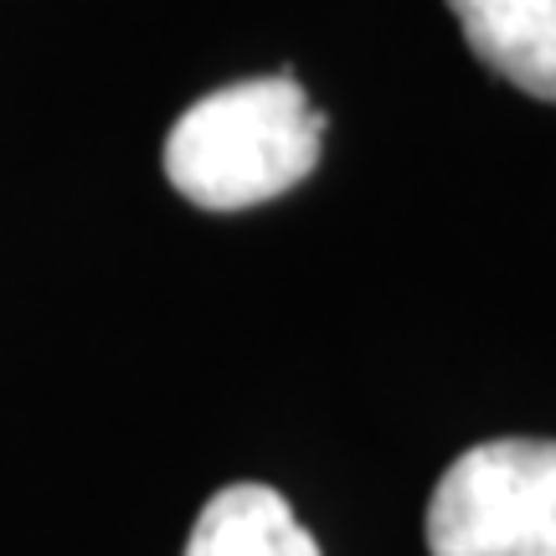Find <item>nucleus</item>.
Instances as JSON below:
<instances>
[{
  "label": "nucleus",
  "instance_id": "f257e3e1",
  "mask_svg": "<svg viewBox=\"0 0 556 556\" xmlns=\"http://www.w3.org/2000/svg\"><path fill=\"white\" fill-rule=\"evenodd\" d=\"M325 114L289 73L197 99L165 139V176L201 212H242L315 176Z\"/></svg>",
  "mask_w": 556,
  "mask_h": 556
},
{
  "label": "nucleus",
  "instance_id": "f03ea898",
  "mask_svg": "<svg viewBox=\"0 0 556 556\" xmlns=\"http://www.w3.org/2000/svg\"><path fill=\"white\" fill-rule=\"evenodd\" d=\"M433 556H556V443L490 438L443 469L428 500Z\"/></svg>",
  "mask_w": 556,
  "mask_h": 556
},
{
  "label": "nucleus",
  "instance_id": "7ed1b4c3",
  "mask_svg": "<svg viewBox=\"0 0 556 556\" xmlns=\"http://www.w3.org/2000/svg\"><path fill=\"white\" fill-rule=\"evenodd\" d=\"M448 11L484 67L556 103V0H448Z\"/></svg>",
  "mask_w": 556,
  "mask_h": 556
},
{
  "label": "nucleus",
  "instance_id": "20e7f679",
  "mask_svg": "<svg viewBox=\"0 0 556 556\" xmlns=\"http://www.w3.org/2000/svg\"><path fill=\"white\" fill-rule=\"evenodd\" d=\"M186 556H319V546L278 490L227 484L197 516Z\"/></svg>",
  "mask_w": 556,
  "mask_h": 556
}]
</instances>
